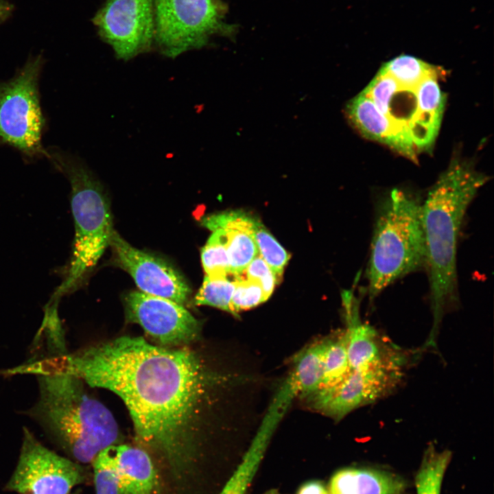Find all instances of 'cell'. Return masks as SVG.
<instances>
[{
  "mask_svg": "<svg viewBox=\"0 0 494 494\" xmlns=\"http://www.w3.org/2000/svg\"><path fill=\"white\" fill-rule=\"evenodd\" d=\"M63 363L84 383L122 399L138 438L158 455L173 480L190 478L195 453L192 421L205 384L193 352L122 336L68 352Z\"/></svg>",
  "mask_w": 494,
  "mask_h": 494,
  "instance_id": "6da1fadb",
  "label": "cell"
},
{
  "mask_svg": "<svg viewBox=\"0 0 494 494\" xmlns=\"http://www.w3.org/2000/svg\"><path fill=\"white\" fill-rule=\"evenodd\" d=\"M31 348L23 363L5 370L6 376L31 374L38 381L36 401L21 413L38 424L69 458L91 463L118 440L113 416L87 394L80 379L66 370L63 356L67 348L44 344Z\"/></svg>",
  "mask_w": 494,
  "mask_h": 494,
  "instance_id": "7a4b0ae2",
  "label": "cell"
},
{
  "mask_svg": "<svg viewBox=\"0 0 494 494\" xmlns=\"http://www.w3.org/2000/svg\"><path fill=\"white\" fill-rule=\"evenodd\" d=\"M488 178L471 165L453 159L422 203L432 326L423 346L435 348L444 316L458 303L457 244L467 210Z\"/></svg>",
  "mask_w": 494,
  "mask_h": 494,
  "instance_id": "3957f363",
  "label": "cell"
},
{
  "mask_svg": "<svg viewBox=\"0 0 494 494\" xmlns=\"http://www.w3.org/2000/svg\"><path fill=\"white\" fill-rule=\"evenodd\" d=\"M49 160L68 179L75 237L64 278L51 297L59 301L75 291L110 246L114 231L108 199L92 172L77 157L57 148L47 150Z\"/></svg>",
  "mask_w": 494,
  "mask_h": 494,
  "instance_id": "277c9868",
  "label": "cell"
},
{
  "mask_svg": "<svg viewBox=\"0 0 494 494\" xmlns=\"http://www.w3.org/2000/svg\"><path fill=\"white\" fill-rule=\"evenodd\" d=\"M421 206L419 198L398 188L379 204L366 269L370 302L396 280L425 265Z\"/></svg>",
  "mask_w": 494,
  "mask_h": 494,
  "instance_id": "5b68a950",
  "label": "cell"
},
{
  "mask_svg": "<svg viewBox=\"0 0 494 494\" xmlns=\"http://www.w3.org/2000/svg\"><path fill=\"white\" fill-rule=\"evenodd\" d=\"M45 60L30 57L6 82H0V145L19 150L34 160L49 154L42 144L46 120L39 94V79Z\"/></svg>",
  "mask_w": 494,
  "mask_h": 494,
  "instance_id": "8992f818",
  "label": "cell"
},
{
  "mask_svg": "<svg viewBox=\"0 0 494 494\" xmlns=\"http://www.w3.org/2000/svg\"><path fill=\"white\" fill-rule=\"evenodd\" d=\"M154 42L168 57L206 45L214 35L231 36L221 0H154Z\"/></svg>",
  "mask_w": 494,
  "mask_h": 494,
  "instance_id": "52a82bcc",
  "label": "cell"
},
{
  "mask_svg": "<svg viewBox=\"0 0 494 494\" xmlns=\"http://www.w3.org/2000/svg\"><path fill=\"white\" fill-rule=\"evenodd\" d=\"M84 479L80 463L49 449L24 427L18 461L4 489L19 494H70Z\"/></svg>",
  "mask_w": 494,
  "mask_h": 494,
  "instance_id": "ba28073f",
  "label": "cell"
},
{
  "mask_svg": "<svg viewBox=\"0 0 494 494\" xmlns=\"http://www.w3.org/2000/svg\"><path fill=\"white\" fill-rule=\"evenodd\" d=\"M93 23L116 56L128 60L154 43V0H107Z\"/></svg>",
  "mask_w": 494,
  "mask_h": 494,
  "instance_id": "9c48e42d",
  "label": "cell"
},
{
  "mask_svg": "<svg viewBox=\"0 0 494 494\" xmlns=\"http://www.w3.org/2000/svg\"><path fill=\"white\" fill-rule=\"evenodd\" d=\"M124 304L127 318L161 344L188 343L200 334L199 320L174 301L132 291L125 296Z\"/></svg>",
  "mask_w": 494,
  "mask_h": 494,
  "instance_id": "30bf717a",
  "label": "cell"
},
{
  "mask_svg": "<svg viewBox=\"0 0 494 494\" xmlns=\"http://www.w3.org/2000/svg\"><path fill=\"white\" fill-rule=\"evenodd\" d=\"M110 246L116 263L133 279L140 292L185 304L191 289L183 277L169 264L137 249L115 230Z\"/></svg>",
  "mask_w": 494,
  "mask_h": 494,
  "instance_id": "8fae6325",
  "label": "cell"
},
{
  "mask_svg": "<svg viewBox=\"0 0 494 494\" xmlns=\"http://www.w3.org/2000/svg\"><path fill=\"white\" fill-rule=\"evenodd\" d=\"M346 114L364 137L384 143L412 160L416 159V149L410 132L383 114L364 92L350 100Z\"/></svg>",
  "mask_w": 494,
  "mask_h": 494,
  "instance_id": "7c38bea8",
  "label": "cell"
},
{
  "mask_svg": "<svg viewBox=\"0 0 494 494\" xmlns=\"http://www.w3.org/2000/svg\"><path fill=\"white\" fill-rule=\"evenodd\" d=\"M257 218L242 211H231L207 215L202 225L213 231H224L231 275L241 276L250 261L259 255L253 237Z\"/></svg>",
  "mask_w": 494,
  "mask_h": 494,
  "instance_id": "4fadbf2b",
  "label": "cell"
},
{
  "mask_svg": "<svg viewBox=\"0 0 494 494\" xmlns=\"http://www.w3.org/2000/svg\"><path fill=\"white\" fill-rule=\"evenodd\" d=\"M416 112L410 124L416 150L432 148L442 120L445 97L438 82L437 73L425 78L415 90Z\"/></svg>",
  "mask_w": 494,
  "mask_h": 494,
  "instance_id": "5bb4252c",
  "label": "cell"
},
{
  "mask_svg": "<svg viewBox=\"0 0 494 494\" xmlns=\"http://www.w3.org/2000/svg\"><path fill=\"white\" fill-rule=\"evenodd\" d=\"M109 448L128 494H161L159 472L147 451L126 445Z\"/></svg>",
  "mask_w": 494,
  "mask_h": 494,
  "instance_id": "9a60e30c",
  "label": "cell"
},
{
  "mask_svg": "<svg viewBox=\"0 0 494 494\" xmlns=\"http://www.w3.org/2000/svg\"><path fill=\"white\" fill-rule=\"evenodd\" d=\"M405 482L381 470L347 468L336 473L329 483V494H401Z\"/></svg>",
  "mask_w": 494,
  "mask_h": 494,
  "instance_id": "2e32d148",
  "label": "cell"
},
{
  "mask_svg": "<svg viewBox=\"0 0 494 494\" xmlns=\"http://www.w3.org/2000/svg\"><path fill=\"white\" fill-rule=\"evenodd\" d=\"M329 336L314 341L293 358L290 372L295 381L298 396L304 400L319 390L322 385L324 364Z\"/></svg>",
  "mask_w": 494,
  "mask_h": 494,
  "instance_id": "e0dca14e",
  "label": "cell"
},
{
  "mask_svg": "<svg viewBox=\"0 0 494 494\" xmlns=\"http://www.w3.org/2000/svg\"><path fill=\"white\" fill-rule=\"evenodd\" d=\"M451 458L449 450L438 451L433 444L427 446L416 475V494H440L443 477Z\"/></svg>",
  "mask_w": 494,
  "mask_h": 494,
  "instance_id": "ac0fdd59",
  "label": "cell"
},
{
  "mask_svg": "<svg viewBox=\"0 0 494 494\" xmlns=\"http://www.w3.org/2000/svg\"><path fill=\"white\" fill-rule=\"evenodd\" d=\"M351 375L352 370L348 358L346 335L343 329L329 336L325 356L323 381L319 390L333 388Z\"/></svg>",
  "mask_w": 494,
  "mask_h": 494,
  "instance_id": "d6986e66",
  "label": "cell"
},
{
  "mask_svg": "<svg viewBox=\"0 0 494 494\" xmlns=\"http://www.w3.org/2000/svg\"><path fill=\"white\" fill-rule=\"evenodd\" d=\"M403 89L415 90L429 75L436 73L435 67L412 56L399 55L381 67Z\"/></svg>",
  "mask_w": 494,
  "mask_h": 494,
  "instance_id": "ffe728a7",
  "label": "cell"
},
{
  "mask_svg": "<svg viewBox=\"0 0 494 494\" xmlns=\"http://www.w3.org/2000/svg\"><path fill=\"white\" fill-rule=\"evenodd\" d=\"M235 286V280L231 281L228 277L206 275L193 302L196 305L211 306L230 313Z\"/></svg>",
  "mask_w": 494,
  "mask_h": 494,
  "instance_id": "44dd1931",
  "label": "cell"
},
{
  "mask_svg": "<svg viewBox=\"0 0 494 494\" xmlns=\"http://www.w3.org/2000/svg\"><path fill=\"white\" fill-rule=\"evenodd\" d=\"M109 447L100 451L91 462L95 494H128L116 469Z\"/></svg>",
  "mask_w": 494,
  "mask_h": 494,
  "instance_id": "7402d4cb",
  "label": "cell"
},
{
  "mask_svg": "<svg viewBox=\"0 0 494 494\" xmlns=\"http://www.w3.org/2000/svg\"><path fill=\"white\" fill-rule=\"evenodd\" d=\"M201 261L206 275L228 277L231 275L223 231L215 230L201 250Z\"/></svg>",
  "mask_w": 494,
  "mask_h": 494,
  "instance_id": "603a6c76",
  "label": "cell"
},
{
  "mask_svg": "<svg viewBox=\"0 0 494 494\" xmlns=\"http://www.w3.org/2000/svg\"><path fill=\"white\" fill-rule=\"evenodd\" d=\"M252 233L259 255L279 277L290 255L258 219L255 220Z\"/></svg>",
  "mask_w": 494,
  "mask_h": 494,
  "instance_id": "cb8c5ba5",
  "label": "cell"
},
{
  "mask_svg": "<svg viewBox=\"0 0 494 494\" xmlns=\"http://www.w3.org/2000/svg\"><path fill=\"white\" fill-rule=\"evenodd\" d=\"M235 285L230 314L235 316L239 312L255 307L268 300L257 282L239 276L235 277Z\"/></svg>",
  "mask_w": 494,
  "mask_h": 494,
  "instance_id": "d4e9b609",
  "label": "cell"
},
{
  "mask_svg": "<svg viewBox=\"0 0 494 494\" xmlns=\"http://www.w3.org/2000/svg\"><path fill=\"white\" fill-rule=\"evenodd\" d=\"M241 276L257 282L267 299L273 292L279 278L259 255L250 261Z\"/></svg>",
  "mask_w": 494,
  "mask_h": 494,
  "instance_id": "484cf974",
  "label": "cell"
},
{
  "mask_svg": "<svg viewBox=\"0 0 494 494\" xmlns=\"http://www.w3.org/2000/svg\"><path fill=\"white\" fill-rule=\"evenodd\" d=\"M247 488L248 484L244 478L232 475L220 494H244Z\"/></svg>",
  "mask_w": 494,
  "mask_h": 494,
  "instance_id": "4316f807",
  "label": "cell"
},
{
  "mask_svg": "<svg viewBox=\"0 0 494 494\" xmlns=\"http://www.w3.org/2000/svg\"><path fill=\"white\" fill-rule=\"evenodd\" d=\"M297 494H329V493L322 484L314 481L303 484Z\"/></svg>",
  "mask_w": 494,
  "mask_h": 494,
  "instance_id": "83f0119b",
  "label": "cell"
},
{
  "mask_svg": "<svg viewBox=\"0 0 494 494\" xmlns=\"http://www.w3.org/2000/svg\"><path fill=\"white\" fill-rule=\"evenodd\" d=\"M13 6L5 0H0V24L11 15Z\"/></svg>",
  "mask_w": 494,
  "mask_h": 494,
  "instance_id": "f1b7e54d",
  "label": "cell"
},
{
  "mask_svg": "<svg viewBox=\"0 0 494 494\" xmlns=\"http://www.w3.org/2000/svg\"><path fill=\"white\" fill-rule=\"evenodd\" d=\"M263 494H281L280 492H279L277 490L272 489L270 490Z\"/></svg>",
  "mask_w": 494,
  "mask_h": 494,
  "instance_id": "f546056e",
  "label": "cell"
},
{
  "mask_svg": "<svg viewBox=\"0 0 494 494\" xmlns=\"http://www.w3.org/2000/svg\"><path fill=\"white\" fill-rule=\"evenodd\" d=\"M70 494H73V493H70Z\"/></svg>",
  "mask_w": 494,
  "mask_h": 494,
  "instance_id": "4dcf8cb0",
  "label": "cell"
}]
</instances>
